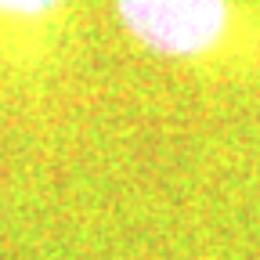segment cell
Segmentation results:
<instances>
[{"label":"cell","mask_w":260,"mask_h":260,"mask_svg":"<svg viewBox=\"0 0 260 260\" xmlns=\"http://www.w3.org/2000/svg\"><path fill=\"white\" fill-rule=\"evenodd\" d=\"M123 32L167 61L210 58L232 29V0H112Z\"/></svg>","instance_id":"cell-1"},{"label":"cell","mask_w":260,"mask_h":260,"mask_svg":"<svg viewBox=\"0 0 260 260\" xmlns=\"http://www.w3.org/2000/svg\"><path fill=\"white\" fill-rule=\"evenodd\" d=\"M58 8H65V0H0V15L8 18H47Z\"/></svg>","instance_id":"cell-2"}]
</instances>
